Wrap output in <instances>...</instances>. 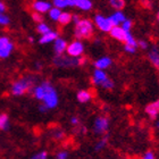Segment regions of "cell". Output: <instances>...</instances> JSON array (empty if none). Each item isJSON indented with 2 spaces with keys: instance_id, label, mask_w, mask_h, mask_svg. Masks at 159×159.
<instances>
[{
  "instance_id": "cell-36",
  "label": "cell",
  "mask_w": 159,
  "mask_h": 159,
  "mask_svg": "<svg viewBox=\"0 0 159 159\" xmlns=\"http://www.w3.org/2000/svg\"><path fill=\"white\" fill-rule=\"evenodd\" d=\"M63 136H64L63 131H59V129H57V131H55V132H53V138H55V139H61Z\"/></svg>"
},
{
  "instance_id": "cell-22",
  "label": "cell",
  "mask_w": 159,
  "mask_h": 159,
  "mask_svg": "<svg viewBox=\"0 0 159 159\" xmlns=\"http://www.w3.org/2000/svg\"><path fill=\"white\" fill-rule=\"evenodd\" d=\"M60 14H61V10H60L59 8H57V7L50 8V10H49V16L52 20H58Z\"/></svg>"
},
{
  "instance_id": "cell-28",
  "label": "cell",
  "mask_w": 159,
  "mask_h": 159,
  "mask_svg": "<svg viewBox=\"0 0 159 159\" xmlns=\"http://www.w3.org/2000/svg\"><path fill=\"white\" fill-rule=\"evenodd\" d=\"M100 85L102 86L103 89H106V90H113L114 86H115V83H114L110 79H108V77H107V79L105 80V81H103Z\"/></svg>"
},
{
  "instance_id": "cell-3",
  "label": "cell",
  "mask_w": 159,
  "mask_h": 159,
  "mask_svg": "<svg viewBox=\"0 0 159 159\" xmlns=\"http://www.w3.org/2000/svg\"><path fill=\"white\" fill-rule=\"evenodd\" d=\"M93 24L89 20H80L75 26V37L79 39H86L93 34Z\"/></svg>"
},
{
  "instance_id": "cell-19",
  "label": "cell",
  "mask_w": 159,
  "mask_h": 159,
  "mask_svg": "<svg viewBox=\"0 0 159 159\" xmlns=\"http://www.w3.org/2000/svg\"><path fill=\"white\" fill-rule=\"evenodd\" d=\"M44 92H46V86H44V83L35 86V88L33 89V94L38 100L43 99V97H44Z\"/></svg>"
},
{
  "instance_id": "cell-21",
  "label": "cell",
  "mask_w": 159,
  "mask_h": 159,
  "mask_svg": "<svg viewBox=\"0 0 159 159\" xmlns=\"http://www.w3.org/2000/svg\"><path fill=\"white\" fill-rule=\"evenodd\" d=\"M70 20H72V15L68 13H61L59 18H58V22H59L61 25H67Z\"/></svg>"
},
{
  "instance_id": "cell-46",
  "label": "cell",
  "mask_w": 159,
  "mask_h": 159,
  "mask_svg": "<svg viewBox=\"0 0 159 159\" xmlns=\"http://www.w3.org/2000/svg\"><path fill=\"white\" fill-rule=\"evenodd\" d=\"M158 126H159V124H158Z\"/></svg>"
},
{
  "instance_id": "cell-38",
  "label": "cell",
  "mask_w": 159,
  "mask_h": 159,
  "mask_svg": "<svg viewBox=\"0 0 159 159\" xmlns=\"http://www.w3.org/2000/svg\"><path fill=\"white\" fill-rule=\"evenodd\" d=\"M138 46H139L140 48H142V49H147V48H148V43H147L146 41H139V42H138Z\"/></svg>"
},
{
  "instance_id": "cell-30",
  "label": "cell",
  "mask_w": 159,
  "mask_h": 159,
  "mask_svg": "<svg viewBox=\"0 0 159 159\" xmlns=\"http://www.w3.org/2000/svg\"><path fill=\"white\" fill-rule=\"evenodd\" d=\"M9 24V18L3 13H0V25H8Z\"/></svg>"
},
{
  "instance_id": "cell-7",
  "label": "cell",
  "mask_w": 159,
  "mask_h": 159,
  "mask_svg": "<svg viewBox=\"0 0 159 159\" xmlns=\"http://www.w3.org/2000/svg\"><path fill=\"white\" fill-rule=\"evenodd\" d=\"M67 53L72 57H81V55L84 51V47L81 41H73V42L68 44L66 48Z\"/></svg>"
},
{
  "instance_id": "cell-32",
  "label": "cell",
  "mask_w": 159,
  "mask_h": 159,
  "mask_svg": "<svg viewBox=\"0 0 159 159\" xmlns=\"http://www.w3.org/2000/svg\"><path fill=\"white\" fill-rule=\"evenodd\" d=\"M124 49H125L126 52H129V53H134V52L136 51V47L129 46V44H125V47H124Z\"/></svg>"
},
{
  "instance_id": "cell-31",
  "label": "cell",
  "mask_w": 159,
  "mask_h": 159,
  "mask_svg": "<svg viewBox=\"0 0 159 159\" xmlns=\"http://www.w3.org/2000/svg\"><path fill=\"white\" fill-rule=\"evenodd\" d=\"M106 143H107V139L105 138V139H101L99 141V142L96 144V150L98 151V150H101L102 148H105L106 147Z\"/></svg>"
},
{
  "instance_id": "cell-35",
  "label": "cell",
  "mask_w": 159,
  "mask_h": 159,
  "mask_svg": "<svg viewBox=\"0 0 159 159\" xmlns=\"http://www.w3.org/2000/svg\"><path fill=\"white\" fill-rule=\"evenodd\" d=\"M68 157V152L67 151H60L57 153V158L58 159H66Z\"/></svg>"
},
{
  "instance_id": "cell-34",
  "label": "cell",
  "mask_w": 159,
  "mask_h": 159,
  "mask_svg": "<svg viewBox=\"0 0 159 159\" xmlns=\"http://www.w3.org/2000/svg\"><path fill=\"white\" fill-rule=\"evenodd\" d=\"M48 157V153L46 151H41V152L37 153L35 156H33V159H46Z\"/></svg>"
},
{
  "instance_id": "cell-15",
  "label": "cell",
  "mask_w": 159,
  "mask_h": 159,
  "mask_svg": "<svg viewBox=\"0 0 159 159\" xmlns=\"http://www.w3.org/2000/svg\"><path fill=\"white\" fill-rule=\"evenodd\" d=\"M111 63L113 61H111L109 57H102V58L98 59L94 63V66H96V68H99V70H106L111 65Z\"/></svg>"
},
{
  "instance_id": "cell-27",
  "label": "cell",
  "mask_w": 159,
  "mask_h": 159,
  "mask_svg": "<svg viewBox=\"0 0 159 159\" xmlns=\"http://www.w3.org/2000/svg\"><path fill=\"white\" fill-rule=\"evenodd\" d=\"M52 3L53 6L59 9H64V8L68 7V0H53Z\"/></svg>"
},
{
  "instance_id": "cell-20",
  "label": "cell",
  "mask_w": 159,
  "mask_h": 159,
  "mask_svg": "<svg viewBox=\"0 0 159 159\" xmlns=\"http://www.w3.org/2000/svg\"><path fill=\"white\" fill-rule=\"evenodd\" d=\"M77 8L82 10H90L92 8V1L91 0H76Z\"/></svg>"
},
{
  "instance_id": "cell-2",
  "label": "cell",
  "mask_w": 159,
  "mask_h": 159,
  "mask_svg": "<svg viewBox=\"0 0 159 159\" xmlns=\"http://www.w3.org/2000/svg\"><path fill=\"white\" fill-rule=\"evenodd\" d=\"M44 86H46V92H44V97H43V103L48 107V109H53L58 106V94H57L56 89L53 88L49 82H43Z\"/></svg>"
},
{
  "instance_id": "cell-40",
  "label": "cell",
  "mask_w": 159,
  "mask_h": 159,
  "mask_svg": "<svg viewBox=\"0 0 159 159\" xmlns=\"http://www.w3.org/2000/svg\"><path fill=\"white\" fill-rule=\"evenodd\" d=\"M5 10H6V5L2 1H0V13H5Z\"/></svg>"
},
{
  "instance_id": "cell-41",
  "label": "cell",
  "mask_w": 159,
  "mask_h": 159,
  "mask_svg": "<svg viewBox=\"0 0 159 159\" xmlns=\"http://www.w3.org/2000/svg\"><path fill=\"white\" fill-rule=\"evenodd\" d=\"M39 109H40V111H42V113H44V111H47V110H48V107H47L46 105L43 103V105H41V106L39 107Z\"/></svg>"
},
{
  "instance_id": "cell-4",
  "label": "cell",
  "mask_w": 159,
  "mask_h": 159,
  "mask_svg": "<svg viewBox=\"0 0 159 159\" xmlns=\"http://www.w3.org/2000/svg\"><path fill=\"white\" fill-rule=\"evenodd\" d=\"M85 59H77V57H72V56H61V55H57V57H55L53 63L57 66L61 67H72V66H77L81 65L82 63H84Z\"/></svg>"
},
{
  "instance_id": "cell-9",
  "label": "cell",
  "mask_w": 159,
  "mask_h": 159,
  "mask_svg": "<svg viewBox=\"0 0 159 159\" xmlns=\"http://www.w3.org/2000/svg\"><path fill=\"white\" fill-rule=\"evenodd\" d=\"M110 35L114 38V39L118 40V41H125V38H126V31L123 29L122 26H119V25H115V26L111 27V30L109 31Z\"/></svg>"
},
{
  "instance_id": "cell-5",
  "label": "cell",
  "mask_w": 159,
  "mask_h": 159,
  "mask_svg": "<svg viewBox=\"0 0 159 159\" xmlns=\"http://www.w3.org/2000/svg\"><path fill=\"white\" fill-rule=\"evenodd\" d=\"M14 44L7 37H0V58H7L13 52Z\"/></svg>"
},
{
  "instance_id": "cell-14",
  "label": "cell",
  "mask_w": 159,
  "mask_h": 159,
  "mask_svg": "<svg viewBox=\"0 0 159 159\" xmlns=\"http://www.w3.org/2000/svg\"><path fill=\"white\" fill-rule=\"evenodd\" d=\"M107 75L106 73L103 72V70H99V68H97L96 70H94V73H93V76H92V81L94 84H97V85H100L101 83L105 81V80L107 79Z\"/></svg>"
},
{
  "instance_id": "cell-1",
  "label": "cell",
  "mask_w": 159,
  "mask_h": 159,
  "mask_svg": "<svg viewBox=\"0 0 159 159\" xmlns=\"http://www.w3.org/2000/svg\"><path fill=\"white\" fill-rule=\"evenodd\" d=\"M33 88V79L32 77H22L17 80L11 85V94L13 96H22L29 92Z\"/></svg>"
},
{
  "instance_id": "cell-42",
  "label": "cell",
  "mask_w": 159,
  "mask_h": 159,
  "mask_svg": "<svg viewBox=\"0 0 159 159\" xmlns=\"http://www.w3.org/2000/svg\"><path fill=\"white\" fill-rule=\"evenodd\" d=\"M76 6V0H68V7Z\"/></svg>"
},
{
  "instance_id": "cell-33",
  "label": "cell",
  "mask_w": 159,
  "mask_h": 159,
  "mask_svg": "<svg viewBox=\"0 0 159 159\" xmlns=\"http://www.w3.org/2000/svg\"><path fill=\"white\" fill-rule=\"evenodd\" d=\"M32 18H33L34 20H35V22H42V16H41V14L40 13H38V11H34L33 14H32Z\"/></svg>"
},
{
  "instance_id": "cell-17",
  "label": "cell",
  "mask_w": 159,
  "mask_h": 159,
  "mask_svg": "<svg viewBox=\"0 0 159 159\" xmlns=\"http://www.w3.org/2000/svg\"><path fill=\"white\" fill-rule=\"evenodd\" d=\"M110 20H111V23H113V25L115 26V25H119V24H122L124 20H126L125 18V15L122 13V11H116L115 14H113L111 16L109 17Z\"/></svg>"
},
{
  "instance_id": "cell-26",
  "label": "cell",
  "mask_w": 159,
  "mask_h": 159,
  "mask_svg": "<svg viewBox=\"0 0 159 159\" xmlns=\"http://www.w3.org/2000/svg\"><path fill=\"white\" fill-rule=\"evenodd\" d=\"M37 30H38V32H39L41 35H42V34L47 33V32H49L50 27H49V25H47L46 23H43V22H40L39 25H38V27H37Z\"/></svg>"
},
{
  "instance_id": "cell-11",
  "label": "cell",
  "mask_w": 159,
  "mask_h": 159,
  "mask_svg": "<svg viewBox=\"0 0 159 159\" xmlns=\"http://www.w3.org/2000/svg\"><path fill=\"white\" fill-rule=\"evenodd\" d=\"M67 48V43L65 40H63L61 38H57L55 40V43H53V50L57 55H63L65 51H66Z\"/></svg>"
},
{
  "instance_id": "cell-10",
  "label": "cell",
  "mask_w": 159,
  "mask_h": 159,
  "mask_svg": "<svg viewBox=\"0 0 159 159\" xmlns=\"http://www.w3.org/2000/svg\"><path fill=\"white\" fill-rule=\"evenodd\" d=\"M50 8H51V5L48 1H44V0H37L33 2V9L40 14L49 11Z\"/></svg>"
},
{
  "instance_id": "cell-29",
  "label": "cell",
  "mask_w": 159,
  "mask_h": 159,
  "mask_svg": "<svg viewBox=\"0 0 159 159\" xmlns=\"http://www.w3.org/2000/svg\"><path fill=\"white\" fill-rule=\"evenodd\" d=\"M132 25H133V22L131 20H125L122 23V27L126 31V32H127V31H131V29H132Z\"/></svg>"
},
{
  "instance_id": "cell-6",
  "label": "cell",
  "mask_w": 159,
  "mask_h": 159,
  "mask_svg": "<svg viewBox=\"0 0 159 159\" xmlns=\"http://www.w3.org/2000/svg\"><path fill=\"white\" fill-rule=\"evenodd\" d=\"M94 24L102 32H109L111 30V27L114 26L109 17H105L102 15H97L94 17Z\"/></svg>"
},
{
  "instance_id": "cell-25",
  "label": "cell",
  "mask_w": 159,
  "mask_h": 159,
  "mask_svg": "<svg viewBox=\"0 0 159 159\" xmlns=\"http://www.w3.org/2000/svg\"><path fill=\"white\" fill-rule=\"evenodd\" d=\"M110 5L115 9L120 10L125 7V1L124 0H110Z\"/></svg>"
},
{
  "instance_id": "cell-23",
  "label": "cell",
  "mask_w": 159,
  "mask_h": 159,
  "mask_svg": "<svg viewBox=\"0 0 159 159\" xmlns=\"http://www.w3.org/2000/svg\"><path fill=\"white\" fill-rule=\"evenodd\" d=\"M124 42H125V44H129V46H133V47H138V42H136V40L134 39V37L131 34L129 31L126 32V38H125V41H124Z\"/></svg>"
},
{
  "instance_id": "cell-13",
  "label": "cell",
  "mask_w": 159,
  "mask_h": 159,
  "mask_svg": "<svg viewBox=\"0 0 159 159\" xmlns=\"http://www.w3.org/2000/svg\"><path fill=\"white\" fill-rule=\"evenodd\" d=\"M57 38H58V33L55 32V31L50 30L49 32L42 34V37L40 39V43H41V44H47V43H50V42H52V41H55Z\"/></svg>"
},
{
  "instance_id": "cell-24",
  "label": "cell",
  "mask_w": 159,
  "mask_h": 159,
  "mask_svg": "<svg viewBox=\"0 0 159 159\" xmlns=\"http://www.w3.org/2000/svg\"><path fill=\"white\" fill-rule=\"evenodd\" d=\"M9 126V120H8V116L5 114L0 115V129H7Z\"/></svg>"
},
{
  "instance_id": "cell-16",
  "label": "cell",
  "mask_w": 159,
  "mask_h": 159,
  "mask_svg": "<svg viewBox=\"0 0 159 159\" xmlns=\"http://www.w3.org/2000/svg\"><path fill=\"white\" fill-rule=\"evenodd\" d=\"M149 60L153 66L159 70V50L157 47H153L152 50L149 52Z\"/></svg>"
},
{
  "instance_id": "cell-44",
  "label": "cell",
  "mask_w": 159,
  "mask_h": 159,
  "mask_svg": "<svg viewBox=\"0 0 159 159\" xmlns=\"http://www.w3.org/2000/svg\"><path fill=\"white\" fill-rule=\"evenodd\" d=\"M141 2H142L143 5H148V3L150 2V0H141Z\"/></svg>"
},
{
  "instance_id": "cell-39",
  "label": "cell",
  "mask_w": 159,
  "mask_h": 159,
  "mask_svg": "<svg viewBox=\"0 0 159 159\" xmlns=\"http://www.w3.org/2000/svg\"><path fill=\"white\" fill-rule=\"evenodd\" d=\"M79 123H80V120H79L77 117H72V118H70V124H72V125L76 126Z\"/></svg>"
},
{
  "instance_id": "cell-43",
  "label": "cell",
  "mask_w": 159,
  "mask_h": 159,
  "mask_svg": "<svg viewBox=\"0 0 159 159\" xmlns=\"http://www.w3.org/2000/svg\"><path fill=\"white\" fill-rule=\"evenodd\" d=\"M72 20H74L75 23H77L80 20V18H79V16H76V15H74V16H72Z\"/></svg>"
},
{
  "instance_id": "cell-8",
  "label": "cell",
  "mask_w": 159,
  "mask_h": 159,
  "mask_svg": "<svg viewBox=\"0 0 159 159\" xmlns=\"http://www.w3.org/2000/svg\"><path fill=\"white\" fill-rule=\"evenodd\" d=\"M109 126V120L107 117H98L94 120V125H93V131L97 134H102L108 129Z\"/></svg>"
},
{
  "instance_id": "cell-37",
  "label": "cell",
  "mask_w": 159,
  "mask_h": 159,
  "mask_svg": "<svg viewBox=\"0 0 159 159\" xmlns=\"http://www.w3.org/2000/svg\"><path fill=\"white\" fill-rule=\"evenodd\" d=\"M155 158V153L152 151H148L143 155V159H153Z\"/></svg>"
},
{
  "instance_id": "cell-12",
  "label": "cell",
  "mask_w": 159,
  "mask_h": 159,
  "mask_svg": "<svg viewBox=\"0 0 159 159\" xmlns=\"http://www.w3.org/2000/svg\"><path fill=\"white\" fill-rule=\"evenodd\" d=\"M146 113L148 114L151 118H156L159 114V100L148 105V106L146 107Z\"/></svg>"
},
{
  "instance_id": "cell-18",
  "label": "cell",
  "mask_w": 159,
  "mask_h": 159,
  "mask_svg": "<svg viewBox=\"0 0 159 159\" xmlns=\"http://www.w3.org/2000/svg\"><path fill=\"white\" fill-rule=\"evenodd\" d=\"M91 98H92L91 93H90L89 91H86V90H81V91L77 92V100H79L80 102L85 103V102H88V101H90Z\"/></svg>"
},
{
  "instance_id": "cell-45",
  "label": "cell",
  "mask_w": 159,
  "mask_h": 159,
  "mask_svg": "<svg viewBox=\"0 0 159 159\" xmlns=\"http://www.w3.org/2000/svg\"><path fill=\"white\" fill-rule=\"evenodd\" d=\"M157 17H158V20H159V11H158V15H157Z\"/></svg>"
}]
</instances>
